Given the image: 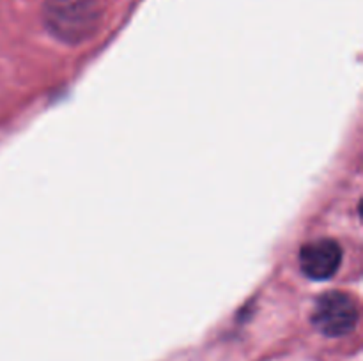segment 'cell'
Segmentation results:
<instances>
[{"mask_svg":"<svg viewBox=\"0 0 363 361\" xmlns=\"http://www.w3.org/2000/svg\"><path fill=\"white\" fill-rule=\"evenodd\" d=\"M43 20L60 41L80 42L94 34L99 7L96 0H45Z\"/></svg>","mask_w":363,"mask_h":361,"instance_id":"obj_1","label":"cell"},{"mask_svg":"<svg viewBox=\"0 0 363 361\" xmlns=\"http://www.w3.org/2000/svg\"><path fill=\"white\" fill-rule=\"evenodd\" d=\"M342 262V250L332 239H319L301 248V271L312 280H328L339 271Z\"/></svg>","mask_w":363,"mask_h":361,"instance_id":"obj_3","label":"cell"},{"mask_svg":"<svg viewBox=\"0 0 363 361\" xmlns=\"http://www.w3.org/2000/svg\"><path fill=\"white\" fill-rule=\"evenodd\" d=\"M358 322V306L346 292H326L315 303L312 324L326 336H344L354 329Z\"/></svg>","mask_w":363,"mask_h":361,"instance_id":"obj_2","label":"cell"}]
</instances>
